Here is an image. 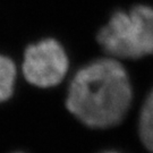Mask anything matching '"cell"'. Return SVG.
Segmentation results:
<instances>
[{
	"mask_svg": "<svg viewBox=\"0 0 153 153\" xmlns=\"http://www.w3.org/2000/svg\"><path fill=\"white\" fill-rule=\"evenodd\" d=\"M138 135L143 145L153 153V88L141 108L138 118Z\"/></svg>",
	"mask_w": 153,
	"mask_h": 153,
	"instance_id": "obj_5",
	"label": "cell"
},
{
	"mask_svg": "<svg viewBox=\"0 0 153 153\" xmlns=\"http://www.w3.org/2000/svg\"><path fill=\"white\" fill-rule=\"evenodd\" d=\"M14 153H24V152H14Z\"/></svg>",
	"mask_w": 153,
	"mask_h": 153,
	"instance_id": "obj_7",
	"label": "cell"
},
{
	"mask_svg": "<svg viewBox=\"0 0 153 153\" xmlns=\"http://www.w3.org/2000/svg\"><path fill=\"white\" fill-rule=\"evenodd\" d=\"M17 79V67L8 56L0 53V103L13 97Z\"/></svg>",
	"mask_w": 153,
	"mask_h": 153,
	"instance_id": "obj_4",
	"label": "cell"
},
{
	"mask_svg": "<svg viewBox=\"0 0 153 153\" xmlns=\"http://www.w3.org/2000/svg\"><path fill=\"white\" fill-rule=\"evenodd\" d=\"M105 153H116V152H105Z\"/></svg>",
	"mask_w": 153,
	"mask_h": 153,
	"instance_id": "obj_6",
	"label": "cell"
},
{
	"mask_svg": "<svg viewBox=\"0 0 153 153\" xmlns=\"http://www.w3.org/2000/svg\"><path fill=\"white\" fill-rule=\"evenodd\" d=\"M97 42L115 59H141L153 53V8L137 5L112 13L99 30Z\"/></svg>",
	"mask_w": 153,
	"mask_h": 153,
	"instance_id": "obj_2",
	"label": "cell"
},
{
	"mask_svg": "<svg viewBox=\"0 0 153 153\" xmlns=\"http://www.w3.org/2000/svg\"><path fill=\"white\" fill-rule=\"evenodd\" d=\"M133 101L131 78L120 61L111 57L90 61L71 77L66 109L84 126L108 129L119 125Z\"/></svg>",
	"mask_w": 153,
	"mask_h": 153,
	"instance_id": "obj_1",
	"label": "cell"
},
{
	"mask_svg": "<svg viewBox=\"0 0 153 153\" xmlns=\"http://www.w3.org/2000/svg\"><path fill=\"white\" fill-rule=\"evenodd\" d=\"M68 69V53L57 39L40 40L27 45L24 51L22 73L32 86L55 88L66 78Z\"/></svg>",
	"mask_w": 153,
	"mask_h": 153,
	"instance_id": "obj_3",
	"label": "cell"
}]
</instances>
